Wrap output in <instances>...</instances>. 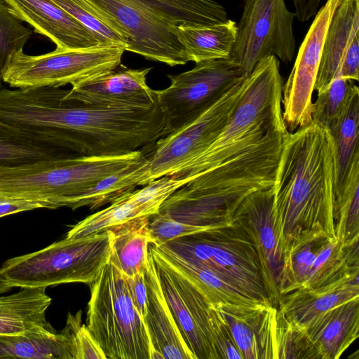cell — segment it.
Segmentation results:
<instances>
[{"label": "cell", "mask_w": 359, "mask_h": 359, "mask_svg": "<svg viewBox=\"0 0 359 359\" xmlns=\"http://www.w3.org/2000/svg\"><path fill=\"white\" fill-rule=\"evenodd\" d=\"M149 231L150 243L159 245L176 238L208 230L181 222L165 214L158 212L149 217Z\"/></svg>", "instance_id": "obj_41"}, {"label": "cell", "mask_w": 359, "mask_h": 359, "mask_svg": "<svg viewBox=\"0 0 359 359\" xmlns=\"http://www.w3.org/2000/svg\"><path fill=\"white\" fill-rule=\"evenodd\" d=\"M272 187L246 196L236 210L232 223L240 226L252 241L266 292L271 304L278 308L284 257L275 225Z\"/></svg>", "instance_id": "obj_13"}, {"label": "cell", "mask_w": 359, "mask_h": 359, "mask_svg": "<svg viewBox=\"0 0 359 359\" xmlns=\"http://www.w3.org/2000/svg\"><path fill=\"white\" fill-rule=\"evenodd\" d=\"M330 133L334 145L335 196L342 189L353 161L359 157V90L352 95L337 123Z\"/></svg>", "instance_id": "obj_33"}, {"label": "cell", "mask_w": 359, "mask_h": 359, "mask_svg": "<svg viewBox=\"0 0 359 359\" xmlns=\"http://www.w3.org/2000/svg\"><path fill=\"white\" fill-rule=\"evenodd\" d=\"M305 327L320 359H339L359 337V297L330 309Z\"/></svg>", "instance_id": "obj_22"}, {"label": "cell", "mask_w": 359, "mask_h": 359, "mask_svg": "<svg viewBox=\"0 0 359 359\" xmlns=\"http://www.w3.org/2000/svg\"><path fill=\"white\" fill-rule=\"evenodd\" d=\"M154 262L169 273L194 321L215 351L218 359H242L228 326L201 292L177 272L159 262Z\"/></svg>", "instance_id": "obj_25"}, {"label": "cell", "mask_w": 359, "mask_h": 359, "mask_svg": "<svg viewBox=\"0 0 359 359\" xmlns=\"http://www.w3.org/2000/svg\"><path fill=\"white\" fill-rule=\"evenodd\" d=\"M334 165V141L327 128L311 121L289 133L272 187L275 225L283 257L306 240L336 238Z\"/></svg>", "instance_id": "obj_1"}, {"label": "cell", "mask_w": 359, "mask_h": 359, "mask_svg": "<svg viewBox=\"0 0 359 359\" xmlns=\"http://www.w3.org/2000/svg\"><path fill=\"white\" fill-rule=\"evenodd\" d=\"M167 76L170 86L156 90L164 117L163 136L197 118L245 76L231 57L201 61L189 71Z\"/></svg>", "instance_id": "obj_10"}, {"label": "cell", "mask_w": 359, "mask_h": 359, "mask_svg": "<svg viewBox=\"0 0 359 359\" xmlns=\"http://www.w3.org/2000/svg\"><path fill=\"white\" fill-rule=\"evenodd\" d=\"M149 249L154 260L165 264L185 278L210 305H248L261 302L226 281L211 270L186 259L164 245H154L150 243Z\"/></svg>", "instance_id": "obj_24"}, {"label": "cell", "mask_w": 359, "mask_h": 359, "mask_svg": "<svg viewBox=\"0 0 359 359\" xmlns=\"http://www.w3.org/2000/svg\"><path fill=\"white\" fill-rule=\"evenodd\" d=\"M149 172V161L144 154L140 158L106 176L79 194L69 208L76 210L87 206L96 210L111 203L121 196L145 185Z\"/></svg>", "instance_id": "obj_29"}, {"label": "cell", "mask_w": 359, "mask_h": 359, "mask_svg": "<svg viewBox=\"0 0 359 359\" xmlns=\"http://www.w3.org/2000/svg\"><path fill=\"white\" fill-rule=\"evenodd\" d=\"M236 36V22L210 26H180L177 37L185 48L189 62L195 63L230 57Z\"/></svg>", "instance_id": "obj_31"}, {"label": "cell", "mask_w": 359, "mask_h": 359, "mask_svg": "<svg viewBox=\"0 0 359 359\" xmlns=\"http://www.w3.org/2000/svg\"><path fill=\"white\" fill-rule=\"evenodd\" d=\"M355 81L337 77L318 93L313 105L312 121L331 131L337 123L351 97L358 90Z\"/></svg>", "instance_id": "obj_36"}, {"label": "cell", "mask_w": 359, "mask_h": 359, "mask_svg": "<svg viewBox=\"0 0 359 359\" xmlns=\"http://www.w3.org/2000/svg\"><path fill=\"white\" fill-rule=\"evenodd\" d=\"M111 232L65 238L38 251L6 260L0 271L13 287L63 283L90 285L109 260Z\"/></svg>", "instance_id": "obj_6"}, {"label": "cell", "mask_w": 359, "mask_h": 359, "mask_svg": "<svg viewBox=\"0 0 359 359\" xmlns=\"http://www.w3.org/2000/svg\"><path fill=\"white\" fill-rule=\"evenodd\" d=\"M358 275L359 240L344 245L336 237L323 243L306 280L299 288H317Z\"/></svg>", "instance_id": "obj_30"}, {"label": "cell", "mask_w": 359, "mask_h": 359, "mask_svg": "<svg viewBox=\"0 0 359 359\" xmlns=\"http://www.w3.org/2000/svg\"><path fill=\"white\" fill-rule=\"evenodd\" d=\"M81 313H69L67 320L72 330L74 359H107L87 326L81 324Z\"/></svg>", "instance_id": "obj_42"}, {"label": "cell", "mask_w": 359, "mask_h": 359, "mask_svg": "<svg viewBox=\"0 0 359 359\" xmlns=\"http://www.w3.org/2000/svg\"><path fill=\"white\" fill-rule=\"evenodd\" d=\"M151 69H129L121 63L72 86L67 97L93 105H152L158 102V97L156 90L147 83Z\"/></svg>", "instance_id": "obj_16"}, {"label": "cell", "mask_w": 359, "mask_h": 359, "mask_svg": "<svg viewBox=\"0 0 359 359\" xmlns=\"http://www.w3.org/2000/svg\"><path fill=\"white\" fill-rule=\"evenodd\" d=\"M144 280L147 295L143 321L154 349L152 359H196L165 300L150 251Z\"/></svg>", "instance_id": "obj_19"}, {"label": "cell", "mask_w": 359, "mask_h": 359, "mask_svg": "<svg viewBox=\"0 0 359 359\" xmlns=\"http://www.w3.org/2000/svg\"><path fill=\"white\" fill-rule=\"evenodd\" d=\"M125 50L120 45L55 48L39 55H26L22 50L13 56L3 81L16 88L72 86L119 65Z\"/></svg>", "instance_id": "obj_8"}, {"label": "cell", "mask_w": 359, "mask_h": 359, "mask_svg": "<svg viewBox=\"0 0 359 359\" xmlns=\"http://www.w3.org/2000/svg\"><path fill=\"white\" fill-rule=\"evenodd\" d=\"M46 288L21 287L16 293L0 296V335L50 325L46 313L52 299Z\"/></svg>", "instance_id": "obj_27"}, {"label": "cell", "mask_w": 359, "mask_h": 359, "mask_svg": "<svg viewBox=\"0 0 359 359\" xmlns=\"http://www.w3.org/2000/svg\"><path fill=\"white\" fill-rule=\"evenodd\" d=\"M77 155L54 142L25 134L0 122V169Z\"/></svg>", "instance_id": "obj_32"}, {"label": "cell", "mask_w": 359, "mask_h": 359, "mask_svg": "<svg viewBox=\"0 0 359 359\" xmlns=\"http://www.w3.org/2000/svg\"><path fill=\"white\" fill-rule=\"evenodd\" d=\"M248 76L241 77L197 118L153 144V149L147 157L149 172L146 184L172 175L213 142L243 95Z\"/></svg>", "instance_id": "obj_11"}, {"label": "cell", "mask_w": 359, "mask_h": 359, "mask_svg": "<svg viewBox=\"0 0 359 359\" xmlns=\"http://www.w3.org/2000/svg\"><path fill=\"white\" fill-rule=\"evenodd\" d=\"M38 208H44L39 203L0 195V218Z\"/></svg>", "instance_id": "obj_44"}, {"label": "cell", "mask_w": 359, "mask_h": 359, "mask_svg": "<svg viewBox=\"0 0 359 359\" xmlns=\"http://www.w3.org/2000/svg\"><path fill=\"white\" fill-rule=\"evenodd\" d=\"M12 12L28 22L36 33L53 41L56 48L81 49L105 46L90 29L51 0H4Z\"/></svg>", "instance_id": "obj_18"}, {"label": "cell", "mask_w": 359, "mask_h": 359, "mask_svg": "<svg viewBox=\"0 0 359 359\" xmlns=\"http://www.w3.org/2000/svg\"><path fill=\"white\" fill-rule=\"evenodd\" d=\"M294 4L296 17L302 22L315 16L321 0H291Z\"/></svg>", "instance_id": "obj_45"}, {"label": "cell", "mask_w": 359, "mask_h": 359, "mask_svg": "<svg viewBox=\"0 0 359 359\" xmlns=\"http://www.w3.org/2000/svg\"><path fill=\"white\" fill-rule=\"evenodd\" d=\"M359 157L353 161L345 183L333 198L336 237L344 245L359 239Z\"/></svg>", "instance_id": "obj_35"}, {"label": "cell", "mask_w": 359, "mask_h": 359, "mask_svg": "<svg viewBox=\"0 0 359 359\" xmlns=\"http://www.w3.org/2000/svg\"><path fill=\"white\" fill-rule=\"evenodd\" d=\"M340 0H327L299 49L293 68L283 86V118L289 133L312 121V100L326 32Z\"/></svg>", "instance_id": "obj_12"}, {"label": "cell", "mask_w": 359, "mask_h": 359, "mask_svg": "<svg viewBox=\"0 0 359 359\" xmlns=\"http://www.w3.org/2000/svg\"><path fill=\"white\" fill-rule=\"evenodd\" d=\"M155 265L163 292L172 315L196 359H218L215 351L194 321L168 271L156 262Z\"/></svg>", "instance_id": "obj_34"}, {"label": "cell", "mask_w": 359, "mask_h": 359, "mask_svg": "<svg viewBox=\"0 0 359 359\" xmlns=\"http://www.w3.org/2000/svg\"><path fill=\"white\" fill-rule=\"evenodd\" d=\"M251 187L229 188L210 192H194L184 186L162 203L159 212L185 224L210 230L232 224L233 214L250 193Z\"/></svg>", "instance_id": "obj_15"}, {"label": "cell", "mask_w": 359, "mask_h": 359, "mask_svg": "<svg viewBox=\"0 0 359 359\" xmlns=\"http://www.w3.org/2000/svg\"><path fill=\"white\" fill-rule=\"evenodd\" d=\"M277 359H320L305 327L286 319L277 311Z\"/></svg>", "instance_id": "obj_38"}, {"label": "cell", "mask_w": 359, "mask_h": 359, "mask_svg": "<svg viewBox=\"0 0 359 359\" xmlns=\"http://www.w3.org/2000/svg\"><path fill=\"white\" fill-rule=\"evenodd\" d=\"M144 186L121 196L107 208L79 221L72 226L65 237H85L110 230L136 218L158 214L167 198L165 187L158 180Z\"/></svg>", "instance_id": "obj_20"}, {"label": "cell", "mask_w": 359, "mask_h": 359, "mask_svg": "<svg viewBox=\"0 0 359 359\" xmlns=\"http://www.w3.org/2000/svg\"><path fill=\"white\" fill-rule=\"evenodd\" d=\"M90 289L86 326L106 358L152 359L150 338L126 276L109 260Z\"/></svg>", "instance_id": "obj_5"}, {"label": "cell", "mask_w": 359, "mask_h": 359, "mask_svg": "<svg viewBox=\"0 0 359 359\" xmlns=\"http://www.w3.org/2000/svg\"><path fill=\"white\" fill-rule=\"evenodd\" d=\"M278 59L260 60L248 76L243 95L213 142L171 176L189 181L287 130L283 118V78Z\"/></svg>", "instance_id": "obj_3"}, {"label": "cell", "mask_w": 359, "mask_h": 359, "mask_svg": "<svg viewBox=\"0 0 359 359\" xmlns=\"http://www.w3.org/2000/svg\"><path fill=\"white\" fill-rule=\"evenodd\" d=\"M13 287V285L6 280L0 271V294L8 292Z\"/></svg>", "instance_id": "obj_46"}, {"label": "cell", "mask_w": 359, "mask_h": 359, "mask_svg": "<svg viewBox=\"0 0 359 359\" xmlns=\"http://www.w3.org/2000/svg\"><path fill=\"white\" fill-rule=\"evenodd\" d=\"M74 359L72 330L67 323L57 332L50 325L14 334L0 335V359Z\"/></svg>", "instance_id": "obj_26"}, {"label": "cell", "mask_w": 359, "mask_h": 359, "mask_svg": "<svg viewBox=\"0 0 359 359\" xmlns=\"http://www.w3.org/2000/svg\"><path fill=\"white\" fill-rule=\"evenodd\" d=\"M359 297L358 276L344 277L312 289H297L281 296L278 311L286 319L306 327L330 309Z\"/></svg>", "instance_id": "obj_23"}, {"label": "cell", "mask_w": 359, "mask_h": 359, "mask_svg": "<svg viewBox=\"0 0 359 359\" xmlns=\"http://www.w3.org/2000/svg\"><path fill=\"white\" fill-rule=\"evenodd\" d=\"M287 130L274 133L249 150L217 167L203 172L184 187L194 192H210L229 188L251 186L271 188Z\"/></svg>", "instance_id": "obj_14"}, {"label": "cell", "mask_w": 359, "mask_h": 359, "mask_svg": "<svg viewBox=\"0 0 359 359\" xmlns=\"http://www.w3.org/2000/svg\"><path fill=\"white\" fill-rule=\"evenodd\" d=\"M359 53V0H340L325 36L314 85L317 93L341 77L344 60Z\"/></svg>", "instance_id": "obj_21"}, {"label": "cell", "mask_w": 359, "mask_h": 359, "mask_svg": "<svg viewBox=\"0 0 359 359\" xmlns=\"http://www.w3.org/2000/svg\"><path fill=\"white\" fill-rule=\"evenodd\" d=\"M126 41V50L169 66L189 62L177 37L180 26L226 22L214 0H85Z\"/></svg>", "instance_id": "obj_2"}, {"label": "cell", "mask_w": 359, "mask_h": 359, "mask_svg": "<svg viewBox=\"0 0 359 359\" xmlns=\"http://www.w3.org/2000/svg\"><path fill=\"white\" fill-rule=\"evenodd\" d=\"M210 306L228 326L243 359H277V308L264 302Z\"/></svg>", "instance_id": "obj_17"}, {"label": "cell", "mask_w": 359, "mask_h": 359, "mask_svg": "<svg viewBox=\"0 0 359 359\" xmlns=\"http://www.w3.org/2000/svg\"><path fill=\"white\" fill-rule=\"evenodd\" d=\"M149 222V217H139L110 229L109 260L126 277L145 272L151 242Z\"/></svg>", "instance_id": "obj_28"}, {"label": "cell", "mask_w": 359, "mask_h": 359, "mask_svg": "<svg viewBox=\"0 0 359 359\" xmlns=\"http://www.w3.org/2000/svg\"><path fill=\"white\" fill-rule=\"evenodd\" d=\"M65 12L95 32L107 45L126 48V41L85 0H51Z\"/></svg>", "instance_id": "obj_40"}, {"label": "cell", "mask_w": 359, "mask_h": 359, "mask_svg": "<svg viewBox=\"0 0 359 359\" xmlns=\"http://www.w3.org/2000/svg\"><path fill=\"white\" fill-rule=\"evenodd\" d=\"M32 30L25 27L4 0H0V88L13 56L22 51Z\"/></svg>", "instance_id": "obj_39"}, {"label": "cell", "mask_w": 359, "mask_h": 359, "mask_svg": "<svg viewBox=\"0 0 359 359\" xmlns=\"http://www.w3.org/2000/svg\"><path fill=\"white\" fill-rule=\"evenodd\" d=\"M126 282L132 302L139 315L143 319L146 313L147 295L144 273L126 277Z\"/></svg>", "instance_id": "obj_43"}, {"label": "cell", "mask_w": 359, "mask_h": 359, "mask_svg": "<svg viewBox=\"0 0 359 359\" xmlns=\"http://www.w3.org/2000/svg\"><path fill=\"white\" fill-rule=\"evenodd\" d=\"M142 151L114 156L77 155L0 169V195L42 204L68 207L81 192L135 162Z\"/></svg>", "instance_id": "obj_4"}, {"label": "cell", "mask_w": 359, "mask_h": 359, "mask_svg": "<svg viewBox=\"0 0 359 359\" xmlns=\"http://www.w3.org/2000/svg\"><path fill=\"white\" fill-rule=\"evenodd\" d=\"M327 239L329 238L309 239L289 250L284 257L280 296L299 288L306 280L320 248Z\"/></svg>", "instance_id": "obj_37"}, {"label": "cell", "mask_w": 359, "mask_h": 359, "mask_svg": "<svg viewBox=\"0 0 359 359\" xmlns=\"http://www.w3.org/2000/svg\"><path fill=\"white\" fill-rule=\"evenodd\" d=\"M161 245L211 270L255 300L271 304L255 246L240 226L232 223Z\"/></svg>", "instance_id": "obj_7"}, {"label": "cell", "mask_w": 359, "mask_h": 359, "mask_svg": "<svg viewBox=\"0 0 359 359\" xmlns=\"http://www.w3.org/2000/svg\"><path fill=\"white\" fill-rule=\"evenodd\" d=\"M295 17L284 0H245L230 55L243 76L249 75L268 56L284 63L292 61L296 47Z\"/></svg>", "instance_id": "obj_9"}]
</instances>
